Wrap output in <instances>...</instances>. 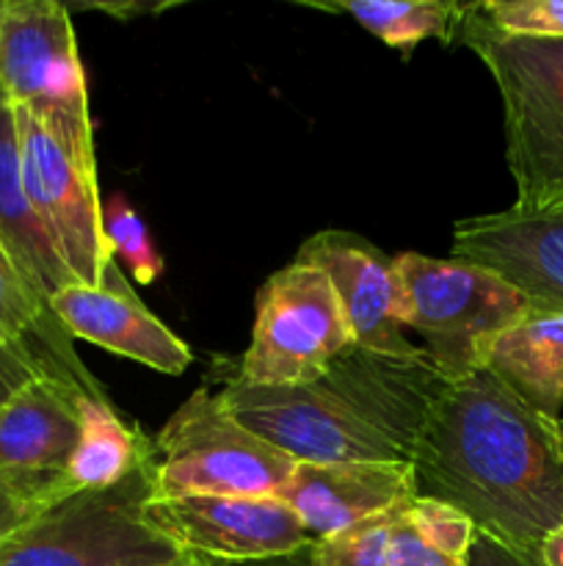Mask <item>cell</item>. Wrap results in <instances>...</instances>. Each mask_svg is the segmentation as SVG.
<instances>
[{
	"label": "cell",
	"instance_id": "obj_8",
	"mask_svg": "<svg viewBox=\"0 0 563 566\" xmlns=\"http://www.w3.org/2000/svg\"><path fill=\"white\" fill-rule=\"evenodd\" d=\"M351 346L353 332L329 276L293 260L259 287L252 343L235 379L257 387L309 385Z\"/></svg>",
	"mask_w": 563,
	"mask_h": 566
},
{
	"label": "cell",
	"instance_id": "obj_9",
	"mask_svg": "<svg viewBox=\"0 0 563 566\" xmlns=\"http://www.w3.org/2000/svg\"><path fill=\"white\" fill-rule=\"evenodd\" d=\"M0 92L14 108L86 114V72L64 3H0Z\"/></svg>",
	"mask_w": 563,
	"mask_h": 566
},
{
	"label": "cell",
	"instance_id": "obj_27",
	"mask_svg": "<svg viewBox=\"0 0 563 566\" xmlns=\"http://www.w3.org/2000/svg\"><path fill=\"white\" fill-rule=\"evenodd\" d=\"M47 506L50 503L28 495L20 486L9 484V481H0V545H3L20 525H25L28 520L36 517V514Z\"/></svg>",
	"mask_w": 563,
	"mask_h": 566
},
{
	"label": "cell",
	"instance_id": "obj_14",
	"mask_svg": "<svg viewBox=\"0 0 563 566\" xmlns=\"http://www.w3.org/2000/svg\"><path fill=\"white\" fill-rule=\"evenodd\" d=\"M274 497L293 509L312 542H320L381 517L417 492L412 464L296 462L290 481Z\"/></svg>",
	"mask_w": 563,
	"mask_h": 566
},
{
	"label": "cell",
	"instance_id": "obj_19",
	"mask_svg": "<svg viewBox=\"0 0 563 566\" xmlns=\"http://www.w3.org/2000/svg\"><path fill=\"white\" fill-rule=\"evenodd\" d=\"M77 415L81 437L70 462L72 492L116 486L152 453L155 442L141 429L127 426L105 392H81Z\"/></svg>",
	"mask_w": 563,
	"mask_h": 566
},
{
	"label": "cell",
	"instance_id": "obj_21",
	"mask_svg": "<svg viewBox=\"0 0 563 566\" xmlns=\"http://www.w3.org/2000/svg\"><path fill=\"white\" fill-rule=\"evenodd\" d=\"M103 230L110 254L121 258L138 285H152L163 274V258L155 249L144 219L125 197H110L103 202Z\"/></svg>",
	"mask_w": 563,
	"mask_h": 566
},
{
	"label": "cell",
	"instance_id": "obj_3",
	"mask_svg": "<svg viewBox=\"0 0 563 566\" xmlns=\"http://www.w3.org/2000/svg\"><path fill=\"white\" fill-rule=\"evenodd\" d=\"M458 42L489 70L502 103L517 210L563 205V39L506 36L467 3Z\"/></svg>",
	"mask_w": 563,
	"mask_h": 566
},
{
	"label": "cell",
	"instance_id": "obj_12",
	"mask_svg": "<svg viewBox=\"0 0 563 566\" xmlns=\"http://www.w3.org/2000/svg\"><path fill=\"white\" fill-rule=\"evenodd\" d=\"M296 263L315 265L329 276L342 304L353 343L390 357H425L406 329V291L397 274L395 258L346 230H326L298 249Z\"/></svg>",
	"mask_w": 563,
	"mask_h": 566
},
{
	"label": "cell",
	"instance_id": "obj_18",
	"mask_svg": "<svg viewBox=\"0 0 563 566\" xmlns=\"http://www.w3.org/2000/svg\"><path fill=\"white\" fill-rule=\"evenodd\" d=\"M0 352H14L39 374L61 376L86 392H105L77 359L70 332L39 304L11 260L0 249Z\"/></svg>",
	"mask_w": 563,
	"mask_h": 566
},
{
	"label": "cell",
	"instance_id": "obj_2",
	"mask_svg": "<svg viewBox=\"0 0 563 566\" xmlns=\"http://www.w3.org/2000/svg\"><path fill=\"white\" fill-rule=\"evenodd\" d=\"M445 387L425 357L351 346L309 385L257 387L232 379L219 398L232 418L296 462L412 464Z\"/></svg>",
	"mask_w": 563,
	"mask_h": 566
},
{
	"label": "cell",
	"instance_id": "obj_23",
	"mask_svg": "<svg viewBox=\"0 0 563 566\" xmlns=\"http://www.w3.org/2000/svg\"><path fill=\"white\" fill-rule=\"evenodd\" d=\"M475 11L506 36L563 39V0H486Z\"/></svg>",
	"mask_w": 563,
	"mask_h": 566
},
{
	"label": "cell",
	"instance_id": "obj_28",
	"mask_svg": "<svg viewBox=\"0 0 563 566\" xmlns=\"http://www.w3.org/2000/svg\"><path fill=\"white\" fill-rule=\"evenodd\" d=\"M39 368L36 365L28 363L25 357L14 352H0V407L14 396L17 390L28 385L31 379H36Z\"/></svg>",
	"mask_w": 563,
	"mask_h": 566
},
{
	"label": "cell",
	"instance_id": "obj_25",
	"mask_svg": "<svg viewBox=\"0 0 563 566\" xmlns=\"http://www.w3.org/2000/svg\"><path fill=\"white\" fill-rule=\"evenodd\" d=\"M408 503H403V506L397 509L395 520H392L390 566H467V562H461V558L445 556V553L434 551V547H428L419 539L417 531L408 523Z\"/></svg>",
	"mask_w": 563,
	"mask_h": 566
},
{
	"label": "cell",
	"instance_id": "obj_31",
	"mask_svg": "<svg viewBox=\"0 0 563 566\" xmlns=\"http://www.w3.org/2000/svg\"><path fill=\"white\" fill-rule=\"evenodd\" d=\"M185 566H215V564L210 562V558H202V556H196V558H193L191 564H185Z\"/></svg>",
	"mask_w": 563,
	"mask_h": 566
},
{
	"label": "cell",
	"instance_id": "obj_22",
	"mask_svg": "<svg viewBox=\"0 0 563 566\" xmlns=\"http://www.w3.org/2000/svg\"><path fill=\"white\" fill-rule=\"evenodd\" d=\"M401 506L390 509L386 514L368 520L357 528L312 542L307 566H390V528Z\"/></svg>",
	"mask_w": 563,
	"mask_h": 566
},
{
	"label": "cell",
	"instance_id": "obj_24",
	"mask_svg": "<svg viewBox=\"0 0 563 566\" xmlns=\"http://www.w3.org/2000/svg\"><path fill=\"white\" fill-rule=\"evenodd\" d=\"M408 523H412V528L417 531V536L428 547L450 558L467 562L478 528H475V523L464 512L442 501H434V497L417 495L408 503Z\"/></svg>",
	"mask_w": 563,
	"mask_h": 566
},
{
	"label": "cell",
	"instance_id": "obj_20",
	"mask_svg": "<svg viewBox=\"0 0 563 566\" xmlns=\"http://www.w3.org/2000/svg\"><path fill=\"white\" fill-rule=\"evenodd\" d=\"M318 9L342 11L353 22L373 33L375 39L408 53L425 39H442V42H456L458 28H461L467 3H450V0H412V3H397V0H342V3H320Z\"/></svg>",
	"mask_w": 563,
	"mask_h": 566
},
{
	"label": "cell",
	"instance_id": "obj_15",
	"mask_svg": "<svg viewBox=\"0 0 563 566\" xmlns=\"http://www.w3.org/2000/svg\"><path fill=\"white\" fill-rule=\"evenodd\" d=\"M50 310L72 340L94 343L160 374L180 376L193 363L191 348L149 313L125 280L99 287L70 285L55 293Z\"/></svg>",
	"mask_w": 563,
	"mask_h": 566
},
{
	"label": "cell",
	"instance_id": "obj_29",
	"mask_svg": "<svg viewBox=\"0 0 563 566\" xmlns=\"http://www.w3.org/2000/svg\"><path fill=\"white\" fill-rule=\"evenodd\" d=\"M539 556L544 566H563V525L552 531L539 547Z\"/></svg>",
	"mask_w": 563,
	"mask_h": 566
},
{
	"label": "cell",
	"instance_id": "obj_17",
	"mask_svg": "<svg viewBox=\"0 0 563 566\" xmlns=\"http://www.w3.org/2000/svg\"><path fill=\"white\" fill-rule=\"evenodd\" d=\"M484 368L535 412L561 420L563 310H530L517 326L491 343Z\"/></svg>",
	"mask_w": 563,
	"mask_h": 566
},
{
	"label": "cell",
	"instance_id": "obj_6",
	"mask_svg": "<svg viewBox=\"0 0 563 566\" xmlns=\"http://www.w3.org/2000/svg\"><path fill=\"white\" fill-rule=\"evenodd\" d=\"M406 291V329L447 385L484 370L491 343L533 310L495 271L458 258L403 252L395 258Z\"/></svg>",
	"mask_w": 563,
	"mask_h": 566
},
{
	"label": "cell",
	"instance_id": "obj_32",
	"mask_svg": "<svg viewBox=\"0 0 563 566\" xmlns=\"http://www.w3.org/2000/svg\"><path fill=\"white\" fill-rule=\"evenodd\" d=\"M561 442H563V426H561Z\"/></svg>",
	"mask_w": 563,
	"mask_h": 566
},
{
	"label": "cell",
	"instance_id": "obj_33",
	"mask_svg": "<svg viewBox=\"0 0 563 566\" xmlns=\"http://www.w3.org/2000/svg\"><path fill=\"white\" fill-rule=\"evenodd\" d=\"M0 3H3V0H0Z\"/></svg>",
	"mask_w": 563,
	"mask_h": 566
},
{
	"label": "cell",
	"instance_id": "obj_11",
	"mask_svg": "<svg viewBox=\"0 0 563 566\" xmlns=\"http://www.w3.org/2000/svg\"><path fill=\"white\" fill-rule=\"evenodd\" d=\"M81 390L42 374L0 407V481L55 503L72 495L70 462L81 437Z\"/></svg>",
	"mask_w": 563,
	"mask_h": 566
},
{
	"label": "cell",
	"instance_id": "obj_1",
	"mask_svg": "<svg viewBox=\"0 0 563 566\" xmlns=\"http://www.w3.org/2000/svg\"><path fill=\"white\" fill-rule=\"evenodd\" d=\"M561 426L478 370L436 401L414 448V492L458 509L502 545L539 553L563 525Z\"/></svg>",
	"mask_w": 563,
	"mask_h": 566
},
{
	"label": "cell",
	"instance_id": "obj_4",
	"mask_svg": "<svg viewBox=\"0 0 563 566\" xmlns=\"http://www.w3.org/2000/svg\"><path fill=\"white\" fill-rule=\"evenodd\" d=\"M152 453L116 486L72 492L0 545V566H185L193 553L149 520Z\"/></svg>",
	"mask_w": 563,
	"mask_h": 566
},
{
	"label": "cell",
	"instance_id": "obj_16",
	"mask_svg": "<svg viewBox=\"0 0 563 566\" xmlns=\"http://www.w3.org/2000/svg\"><path fill=\"white\" fill-rule=\"evenodd\" d=\"M0 249L47 313L55 293L81 285L22 186L14 108L0 92Z\"/></svg>",
	"mask_w": 563,
	"mask_h": 566
},
{
	"label": "cell",
	"instance_id": "obj_10",
	"mask_svg": "<svg viewBox=\"0 0 563 566\" xmlns=\"http://www.w3.org/2000/svg\"><path fill=\"white\" fill-rule=\"evenodd\" d=\"M147 514L188 553L221 562H268L312 547L301 520L279 497H149Z\"/></svg>",
	"mask_w": 563,
	"mask_h": 566
},
{
	"label": "cell",
	"instance_id": "obj_30",
	"mask_svg": "<svg viewBox=\"0 0 563 566\" xmlns=\"http://www.w3.org/2000/svg\"><path fill=\"white\" fill-rule=\"evenodd\" d=\"M92 9L108 11V14H116L119 20H130L136 14H152V11H160L163 6H141V3H130V6H92Z\"/></svg>",
	"mask_w": 563,
	"mask_h": 566
},
{
	"label": "cell",
	"instance_id": "obj_13",
	"mask_svg": "<svg viewBox=\"0 0 563 566\" xmlns=\"http://www.w3.org/2000/svg\"><path fill=\"white\" fill-rule=\"evenodd\" d=\"M450 258L500 274L535 310H563V205L456 221Z\"/></svg>",
	"mask_w": 563,
	"mask_h": 566
},
{
	"label": "cell",
	"instance_id": "obj_7",
	"mask_svg": "<svg viewBox=\"0 0 563 566\" xmlns=\"http://www.w3.org/2000/svg\"><path fill=\"white\" fill-rule=\"evenodd\" d=\"M155 497H274L296 459L232 418L219 392L199 387L155 437Z\"/></svg>",
	"mask_w": 563,
	"mask_h": 566
},
{
	"label": "cell",
	"instance_id": "obj_5",
	"mask_svg": "<svg viewBox=\"0 0 563 566\" xmlns=\"http://www.w3.org/2000/svg\"><path fill=\"white\" fill-rule=\"evenodd\" d=\"M14 122L22 186L75 280L88 287L125 280L105 241L88 111L14 108Z\"/></svg>",
	"mask_w": 563,
	"mask_h": 566
},
{
	"label": "cell",
	"instance_id": "obj_26",
	"mask_svg": "<svg viewBox=\"0 0 563 566\" xmlns=\"http://www.w3.org/2000/svg\"><path fill=\"white\" fill-rule=\"evenodd\" d=\"M467 566H544L539 553L517 551V547L502 545L495 536L475 531L472 547H469Z\"/></svg>",
	"mask_w": 563,
	"mask_h": 566
}]
</instances>
